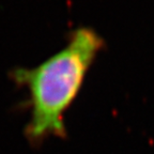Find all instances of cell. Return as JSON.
I'll return each mask as SVG.
<instances>
[{"instance_id": "6da1fadb", "label": "cell", "mask_w": 154, "mask_h": 154, "mask_svg": "<svg viewBox=\"0 0 154 154\" xmlns=\"http://www.w3.org/2000/svg\"><path fill=\"white\" fill-rule=\"evenodd\" d=\"M104 38L92 27H77L62 48L32 67H16L11 78L28 92L30 117L26 137L40 143L49 137H64V118L79 94Z\"/></svg>"}]
</instances>
